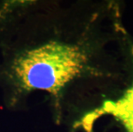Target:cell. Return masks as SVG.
Segmentation results:
<instances>
[{"mask_svg": "<svg viewBox=\"0 0 133 132\" xmlns=\"http://www.w3.org/2000/svg\"><path fill=\"white\" fill-rule=\"evenodd\" d=\"M67 10L56 1H0V90L12 109L46 106L65 121L71 91L98 75L94 46L75 37Z\"/></svg>", "mask_w": 133, "mask_h": 132, "instance_id": "obj_1", "label": "cell"}, {"mask_svg": "<svg viewBox=\"0 0 133 132\" xmlns=\"http://www.w3.org/2000/svg\"><path fill=\"white\" fill-rule=\"evenodd\" d=\"M103 115H110L119 122L125 132H133V81L123 94L115 100H107L101 106L86 115L80 123L85 128Z\"/></svg>", "mask_w": 133, "mask_h": 132, "instance_id": "obj_2", "label": "cell"}]
</instances>
